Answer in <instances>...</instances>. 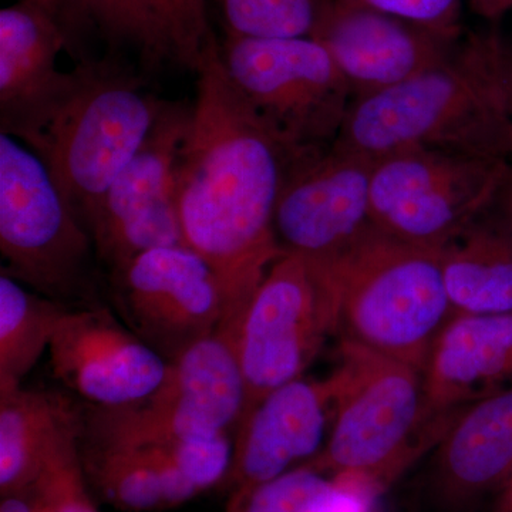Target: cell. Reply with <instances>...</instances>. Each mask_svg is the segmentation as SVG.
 <instances>
[{
    "label": "cell",
    "mask_w": 512,
    "mask_h": 512,
    "mask_svg": "<svg viewBox=\"0 0 512 512\" xmlns=\"http://www.w3.org/2000/svg\"><path fill=\"white\" fill-rule=\"evenodd\" d=\"M191 121L175 178L184 244L212 266L238 329L252 296L285 254L275 208L288 153L279 146L225 69L212 36L195 70Z\"/></svg>",
    "instance_id": "cell-1"
},
{
    "label": "cell",
    "mask_w": 512,
    "mask_h": 512,
    "mask_svg": "<svg viewBox=\"0 0 512 512\" xmlns=\"http://www.w3.org/2000/svg\"><path fill=\"white\" fill-rule=\"evenodd\" d=\"M333 144L372 161L420 147L503 160L512 99L497 46L468 40L413 79L356 100Z\"/></svg>",
    "instance_id": "cell-2"
},
{
    "label": "cell",
    "mask_w": 512,
    "mask_h": 512,
    "mask_svg": "<svg viewBox=\"0 0 512 512\" xmlns=\"http://www.w3.org/2000/svg\"><path fill=\"white\" fill-rule=\"evenodd\" d=\"M73 82L25 146L46 164L87 229L100 202L156 126L168 100L123 56L77 60Z\"/></svg>",
    "instance_id": "cell-3"
},
{
    "label": "cell",
    "mask_w": 512,
    "mask_h": 512,
    "mask_svg": "<svg viewBox=\"0 0 512 512\" xmlns=\"http://www.w3.org/2000/svg\"><path fill=\"white\" fill-rule=\"evenodd\" d=\"M338 353L332 430L319 456L303 466L356 478L382 494L457 417L431 416L423 373L414 367L345 339Z\"/></svg>",
    "instance_id": "cell-4"
},
{
    "label": "cell",
    "mask_w": 512,
    "mask_h": 512,
    "mask_svg": "<svg viewBox=\"0 0 512 512\" xmlns=\"http://www.w3.org/2000/svg\"><path fill=\"white\" fill-rule=\"evenodd\" d=\"M325 268L336 335L424 373L434 343L456 316L441 249L407 244L373 227Z\"/></svg>",
    "instance_id": "cell-5"
},
{
    "label": "cell",
    "mask_w": 512,
    "mask_h": 512,
    "mask_svg": "<svg viewBox=\"0 0 512 512\" xmlns=\"http://www.w3.org/2000/svg\"><path fill=\"white\" fill-rule=\"evenodd\" d=\"M2 274L67 306L92 302L96 251L46 164L0 133Z\"/></svg>",
    "instance_id": "cell-6"
},
{
    "label": "cell",
    "mask_w": 512,
    "mask_h": 512,
    "mask_svg": "<svg viewBox=\"0 0 512 512\" xmlns=\"http://www.w3.org/2000/svg\"><path fill=\"white\" fill-rule=\"evenodd\" d=\"M221 55L239 93L289 158L338 140L355 96L318 40L225 35Z\"/></svg>",
    "instance_id": "cell-7"
},
{
    "label": "cell",
    "mask_w": 512,
    "mask_h": 512,
    "mask_svg": "<svg viewBox=\"0 0 512 512\" xmlns=\"http://www.w3.org/2000/svg\"><path fill=\"white\" fill-rule=\"evenodd\" d=\"M245 404L237 330L222 325L171 360L163 383L147 399L111 409L87 406L82 436L117 446L234 437Z\"/></svg>",
    "instance_id": "cell-8"
},
{
    "label": "cell",
    "mask_w": 512,
    "mask_h": 512,
    "mask_svg": "<svg viewBox=\"0 0 512 512\" xmlns=\"http://www.w3.org/2000/svg\"><path fill=\"white\" fill-rule=\"evenodd\" d=\"M503 178V161L409 148L373 163L370 208L383 234L443 249L476 222Z\"/></svg>",
    "instance_id": "cell-9"
},
{
    "label": "cell",
    "mask_w": 512,
    "mask_h": 512,
    "mask_svg": "<svg viewBox=\"0 0 512 512\" xmlns=\"http://www.w3.org/2000/svg\"><path fill=\"white\" fill-rule=\"evenodd\" d=\"M330 335H336V305L328 274L303 256L282 255L239 322L244 417L269 393L303 377Z\"/></svg>",
    "instance_id": "cell-10"
},
{
    "label": "cell",
    "mask_w": 512,
    "mask_h": 512,
    "mask_svg": "<svg viewBox=\"0 0 512 512\" xmlns=\"http://www.w3.org/2000/svg\"><path fill=\"white\" fill-rule=\"evenodd\" d=\"M192 103L167 101L156 126L117 175L87 225L110 279L151 249L185 245L175 178Z\"/></svg>",
    "instance_id": "cell-11"
},
{
    "label": "cell",
    "mask_w": 512,
    "mask_h": 512,
    "mask_svg": "<svg viewBox=\"0 0 512 512\" xmlns=\"http://www.w3.org/2000/svg\"><path fill=\"white\" fill-rule=\"evenodd\" d=\"M111 284L120 318L168 362L228 319L217 272L187 245L138 255Z\"/></svg>",
    "instance_id": "cell-12"
},
{
    "label": "cell",
    "mask_w": 512,
    "mask_h": 512,
    "mask_svg": "<svg viewBox=\"0 0 512 512\" xmlns=\"http://www.w3.org/2000/svg\"><path fill=\"white\" fill-rule=\"evenodd\" d=\"M373 163L335 144L291 158L275 208L282 251L329 266L365 237Z\"/></svg>",
    "instance_id": "cell-13"
},
{
    "label": "cell",
    "mask_w": 512,
    "mask_h": 512,
    "mask_svg": "<svg viewBox=\"0 0 512 512\" xmlns=\"http://www.w3.org/2000/svg\"><path fill=\"white\" fill-rule=\"evenodd\" d=\"M53 376L94 407H123L151 396L170 362L99 303L70 306L49 348Z\"/></svg>",
    "instance_id": "cell-14"
},
{
    "label": "cell",
    "mask_w": 512,
    "mask_h": 512,
    "mask_svg": "<svg viewBox=\"0 0 512 512\" xmlns=\"http://www.w3.org/2000/svg\"><path fill=\"white\" fill-rule=\"evenodd\" d=\"M335 382L299 379L265 396L239 423L231 467L220 490L232 495L295 470L318 457L335 417Z\"/></svg>",
    "instance_id": "cell-15"
},
{
    "label": "cell",
    "mask_w": 512,
    "mask_h": 512,
    "mask_svg": "<svg viewBox=\"0 0 512 512\" xmlns=\"http://www.w3.org/2000/svg\"><path fill=\"white\" fill-rule=\"evenodd\" d=\"M313 39L335 60L356 101L386 92L443 62L456 50L460 37L333 0Z\"/></svg>",
    "instance_id": "cell-16"
},
{
    "label": "cell",
    "mask_w": 512,
    "mask_h": 512,
    "mask_svg": "<svg viewBox=\"0 0 512 512\" xmlns=\"http://www.w3.org/2000/svg\"><path fill=\"white\" fill-rule=\"evenodd\" d=\"M72 40L53 0H18L0 12V133L26 144L73 82L57 67Z\"/></svg>",
    "instance_id": "cell-17"
},
{
    "label": "cell",
    "mask_w": 512,
    "mask_h": 512,
    "mask_svg": "<svg viewBox=\"0 0 512 512\" xmlns=\"http://www.w3.org/2000/svg\"><path fill=\"white\" fill-rule=\"evenodd\" d=\"M512 474V389L467 407L439 443L426 477L437 512H471Z\"/></svg>",
    "instance_id": "cell-18"
},
{
    "label": "cell",
    "mask_w": 512,
    "mask_h": 512,
    "mask_svg": "<svg viewBox=\"0 0 512 512\" xmlns=\"http://www.w3.org/2000/svg\"><path fill=\"white\" fill-rule=\"evenodd\" d=\"M431 416L454 420L474 403L512 389V312L456 315L423 373Z\"/></svg>",
    "instance_id": "cell-19"
},
{
    "label": "cell",
    "mask_w": 512,
    "mask_h": 512,
    "mask_svg": "<svg viewBox=\"0 0 512 512\" xmlns=\"http://www.w3.org/2000/svg\"><path fill=\"white\" fill-rule=\"evenodd\" d=\"M183 441L114 446L80 440L84 476L94 497L124 512H160L202 494L180 470Z\"/></svg>",
    "instance_id": "cell-20"
},
{
    "label": "cell",
    "mask_w": 512,
    "mask_h": 512,
    "mask_svg": "<svg viewBox=\"0 0 512 512\" xmlns=\"http://www.w3.org/2000/svg\"><path fill=\"white\" fill-rule=\"evenodd\" d=\"M72 40V55L83 52L84 36L99 37L107 53L136 55L141 70L180 67L177 49L160 0H53Z\"/></svg>",
    "instance_id": "cell-21"
},
{
    "label": "cell",
    "mask_w": 512,
    "mask_h": 512,
    "mask_svg": "<svg viewBox=\"0 0 512 512\" xmlns=\"http://www.w3.org/2000/svg\"><path fill=\"white\" fill-rule=\"evenodd\" d=\"M79 410L56 394L22 386L0 393V494L36 483L60 434Z\"/></svg>",
    "instance_id": "cell-22"
},
{
    "label": "cell",
    "mask_w": 512,
    "mask_h": 512,
    "mask_svg": "<svg viewBox=\"0 0 512 512\" xmlns=\"http://www.w3.org/2000/svg\"><path fill=\"white\" fill-rule=\"evenodd\" d=\"M444 286L456 315L512 312V238L474 222L441 249Z\"/></svg>",
    "instance_id": "cell-23"
},
{
    "label": "cell",
    "mask_w": 512,
    "mask_h": 512,
    "mask_svg": "<svg viewBox=\"0 0 512 512\" xmlns=\"http://www.w3.org/2000/svg\"><path fill=\"white\" fill-rule=\"evenodd\" d=\"M67 308L0 274V393L23 386Z\"/></svg>",
    "instance_id": "cell-24"
},
{
    "label": "cell",
    "mask_w": 512,
    "mask_h": 512,
    "mask_svg": "<svg viewBox=\"0 0 512 512\" xmlns=\"http://www.w3.org/2000/svg\"><path fill=\"white\" fill-rule=\"evenodd\" d=\"M379 493L363 481L306 466L228 495L224 512H375Z\"/></svg>",
    "instance_id": "cell-25"
},
{
    "label": "cell",
    "mask_w": 512,
    "mask_h": 512,
    "mask_svg": "<svg viewBox=\"0 0 512 512\" xmlns=\"http://www.w3.org/2000/svg\"><path fill=\"white\" fill-rule=\"evenodd\" d=\"M225 35L252 39L313 37L333 0H214Z\"/></svg>",
    "instance_id": "cell-26"
},
{
    "label": "cell",
    "mask_w": 512,
    "mask_h": 512,
    "mask_svg": "<svg viewBox=\"0 0 512 512\" xmlns=\"http://www.w3.org/2000/svg\"><path fill=\"white\" fill-rule=\"evenodd\" d=\"M25 494L35 512H100L84 476L79 413L60 434L45 468Z\"/></svg>",
    "instance_id": "cell-27"
},
{
    "label": "cell",
    "mask_w": 512,
    "mask_h": 512,
    "mask_svg": "<svg viewBox=\"0 0 512 512\" xmlns=\"http://www.w3.org/2000/svg\"><path fill=\"white\" fill-rule=\"evenodd\" d=\"M183 69H198L205 47L215 35L208 19L207 0H160Z\"/></svg>",
    "instance_id": "cell-28"
},
{
    "label": "cell",
    "mask_w": 512,
    "mask_h": 512,
    "mask_svg": "<svg viewBox=\"0 0 512 512\" xmlns=\"http://www.w3.org/2000/svg\"><path fill=\"white\" fill-rule=\"evenodd\" d=\"M389 13L444 35L460 37L461 0H345Z\"/></svg>",
    "instance_id": "cell-29"
},
{
    "label": "cell",
    "mask_w": 512,
    "mask_h": 512,
    "mask_svg": "<svg viewBox=\"0 0 512 512\" xmlns=\"http://www.w3.org/2000/svg\"><path fill=\"white\" fill-rule=\"evenodd\" d=\"M470 6L477 15L494 19L512 8V0H470Z\"/></svg>",
    "instance_id": "cell-30"
},
{
    "label": "cell",
    "mask_w": 512,
    "mask_h": 512,
    "mask_svg": "<svg viewBox=\"0 0 512 512\" xmlns=\"http://www.w3.org/2000/svg\"><path fill=\"white\" fill-rule=\"evenodd\" d=\"M490 512H512V474L494 494Z\"/></svg>",
    "instance_id": "cell-31"
},
{
    "label": "cell",
    "mask_w": 512,
    "mask_h": 512,
    "mask_svg": "<svg viewBox=\"0 0 512 512\" xmlns=\"http://www.w3.org/2000/svg\"><path fill=\"white\" fill-rule=\"evenodd\" d=\"M0 512H35V508L28 495H9L2 498Z\"/></svg>",
    "instance_id": "cell-32"
},
{
    "label": "cell",
    "mask_w": 512,
    "mask_h": 512,
    "mask_svg": "<svg viewBox=\"0 0 512 512\" xmlns=\"http://www.w3.org/2000/svg\"><path fill=\"white\" fill-rule=\"evenodd\" d=\"M510 235H511V238H512V221H511V231H510Z\"/></svg>",
    "instance_id": "cell-33"
}]
</instances>
